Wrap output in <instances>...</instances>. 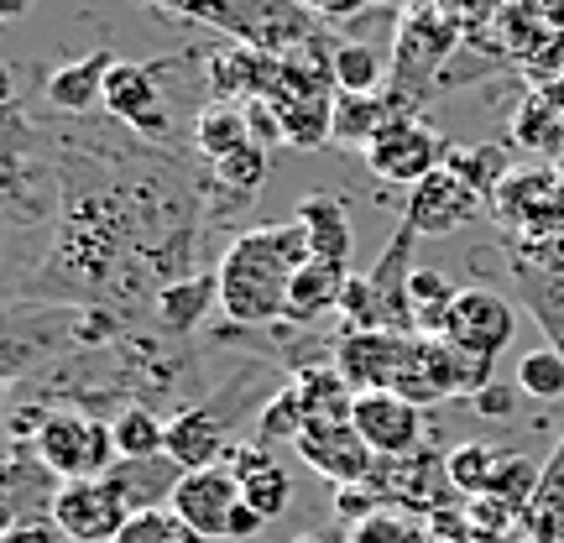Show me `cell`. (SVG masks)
Wrapping results in <instances>:
<instances>
[{"instance_id":"cell-25","label":"cell","mask_w":564,"mask_h":543,"mask_svg":"<svg viewBox=\"0 0 564 543\" xmlns=\"http://www.w3.org/2000/svg\"><path fill=\"white\" fill-rule=\"evenodd\" d=\"M335 89L340 95H387L392 58H382L371 42H335Z\"/></svg>"},{"instance_id":"cell-40","label":"cell","mask_w":564,"mask_h":543,"mask_svg":"<svg viewBox=\"0 0 564 543\" xmlns=\"http://www.w3.org/2000/svg\"><path fill=\"white\" fill-rule=\"evenodd\" d=\"M518 68L533 79V89H554V84H564V32H549L544 47H539L533 58H523Z\"/></svg>"},{"instance_id":"cell-38","label":"cell","mask_w":564,"mask_h":543,"mask_svg":"<svg viewBox=\"0 0 564 543\" xmlns=\"http://www.w3.org/2000/svg\"><path fill=\"white\" fill-rule=\"evenodd\" d=\"M350 543H440L429 528H419L413 518H403V512H392V507H382L377 518H366V523L350 528Z\"/></svg>"},{"instance_id":"cell-11","label":"cell","mask_w":564,"mask_h":543,"mask_svg":"<svg viewBox=\"0 0 564 543\" xmlns=\"http://www.w3.org/2000/svg\"><path fill=\"white\" fill-rule=\"evenodd\" d=\"M293 449H299V460H308L324 481H335V486L371 481V470H377V460H382V455H371V444L356 434V423L350 419L345 423H308Z\"/></svg>"},{"instance_id":"cell-20","label":"cell","mask_w":564,"mask_h":543,"mask_svg":"<svg viewBox=\"0 0 564 543\" xmlns=\"http://www.w3.org/2000/svg\"><path fill=\"white\" fill-rule=\"evenodd\" d=\"M293 392H299L303 413H308V423H345L350 419V408H356V387L340 377V366H299L293 371Z\"/></svg>"},{"instance_id":"cell-34","label":"cell","mask_w":564,"mask_h":543,"mask_svg":"<svg viewBox=\"0 0 564 543\" xmlns=\"http://www.w3.org/2000/svg\"><path fill=\"white\" fill-rule=\"evenodd\" d=\"M539 486H544L539 460H528V455H497V470H491V491H486V497L528 512V502L539 497Z\"/></svg>"},{"instance_id":"cell-35","label":"cell","mask_w":564,"mask_h":543,"mask_svg":"<svg viewBox=\"0 0 564 543\" xmlns=\"http://www.w3.org/2000/svg\"><path fill=\"white\" fill-rule=\"evenodd\" d=\"M497 455L502 449H486V444H460V449H449V486L460 491V497H486L491 491V470H497Z\"/></svg>"},{"instance_id":"cell-33","label":"cell","mask_w":564,"mask_h":543,"mask_svg":"<svg viewBox=\"0 0 564 543\" xmlns=\"http://www.w3.org/2000/svg\"><path fill=\"white\" fill-rule=\"evenodd\" d=\"M308 428V413H303L299 392L293 387H278L272 398L262 403V413H257V444H299V434Z\"/></svg>"},{"instance_id":"cell-15","label":"cell","mask_w":564,"mask_h":543,"mask_svg":"<svg viewBox=\"0 0 564 543\" xmlns=\"http://www.w3.org/2000/svg\"><path fill=\"white\" fill-rule=\"evenodd\" d=\"M476 215H486V204L465 188L449 167H440V173H429V178L419 183V188H408V209L403 220L419 230V236H449V230H460V225H470Z\"/></svg>"},{"instance_id":"cell-23","label":"cell","mask_w":564,"mask_h":543,"mask_svg":"<svg viewBox=\"0 0 564 543\" xmlns=\"http://www.w3.org/2000/svg\"><path fill=\"white\" fill-rule=\"evenodd\" d=\"M194 141H199V152L209 162L241 152V146H251V110H246V105H236V100L204 105L199 121H194Z\"/></svg>"},{"instance_id":"cell-44","label":"cell","mask_w":564,"mask_h":543,"mask_svg":"<svg viewBox=\"0 0 564 543\" xmlns=\"http://www.w3.org/2000/svg\"><path fill=\"white\" fill-rule=\"evenodd\" d=\"M539 95H544V100L560 110V121H564V84H554V89H539Z\"/></svg>"},{"instance_id":"cell-19","label":"cell","mask_w":564,"mask_h":543,"mask_svg":"<svg viewBox=\"0 0 564 543\" xmlns=\"http://www.w3.org/2000/svg\"><path fill=\"white\" fill-rule=\"evenodd\" d=\"M293 220L308 230V241H314V257L319 262H350V209H345L340 194H308L299 204V215Z\"/></svg>"},{"instance_id":"cell-36","label":"cell","mask_w":564,"mask_h":543,"mask_svg":"<svg viewBox=\"0 0 564 543\" xmlns=\"http://www.w3.org/2000/svg\"><path fill=\"white\" fill-rule=\"evenodd\" d=\"M518 392H528V398H544V403H554V398H564V356L560 350H528L523 361H518Z\"/></svg>"},{"instance_id":"cell-39","label":"cell","mask_w":564,"mask_h":543,"mask_svg":"<svg viewBox=\"0 0 564 543\" xmlns=\"http://www.w3.org/2000/svg\"><path fill=\"white\" fill-rule=\"evenodd\" d=\"M340 324L345 329H382V314H377V293H371V282L366 278H350L340 293Z\"/></svg>"},{"instance_id":"cell-1","label":"cell","mask_w":564,"mask_h":543,"mask_svg":"<svg viewBox=\"0 0 564 543\" xmlns=\"http://www.w3.org/2000/svg\"><path fill=\"white\" fill-rule=\"evenodd\" d=\"M314 262V241L299 220H278V225H257L241 230L236 241L225 246L220 267V314L236 329H272L288 319V293L293 278Z\"/></svg>"},{"instance_id":"cell-31","label":"cell","mask_w":564,"mask_h":543,"mask_svg":"<svg viewBox=\"0 0 564 543\" xmlns=\"http://www.w3.org/2000/svg\"><path fill=\"white\" fill-rule=\"evenodd\" d=\"M262 178H267L262 141H251V146H241V152L209 162V188H215V194H225V199H236V204L251 199V194L262 188Z\"/></svg>"},{"instance_id":"cell-13","label":"cell","mask_w":564,"mask_h":543,"mask_svg":"<svg viewBox=\"0 0 564 543\" xmlns=\"http://www.w3.org/2000/svg\"><path fill=\"white\" fill-rule=\"evenodd\" d=\"M413 241H419V230L403 220L392 230L382 262L366 272L371 293H377L382 329H398V335H419V319H413V272H419V267H413Z\"/></svg>"},{"instance_id":"cell-21","label":"cell","mask_w":564,"mask_h":543,"mask_svg":"<svg viewBox=\"0 0 564 543\" xmlns=\"http://www.w3.org/2000/svg\"><path fill=\"white\" fill-rule=\"evenodd\" d=\"M345 282H350V272H345L340 262H314L303 267L299 278H293V293H288V319L282 324H314L324 319L329 308H340V293H345Z\"/></svg>"},{"instance_id":"cell-30","label":"cell","mask_w":564,"mask_h":543,"mask_svg":"<svg viewBox=\"0 0 564 543\" xmlns=\"http://www.w3.org/2000/svg\"><path fill=\"white\" fill-rule=\"evenodd\" d=\"M392 116H398V110H392L387 95H340V100H335V141L366 152V141L377 137Z\"/></svg>"},{"instance_id":"cell-12","label":"cell","mask_w":564,"mask_h":543,"mask_svg":"<svg viewBox=\"0 0 564 543\" xmlns=\"http://www.w3.org/2000/svg\"><path fill=\"white\" fill-rule=\"evenodd\" d=\"M230 392H225L220 403H194V408H178L173 419H167V455L183 465V470H204V465H225V455L236 449L230 439Z\"/></svg>"},{"instance_id":"cell-27","label":"cell","mask_w":564,"mask_h":543,"mask_svg":"<svg viewBox=\"0 0 564 543\" xmlns=\"http://www.w3.org/2000/svg\"><path fill=\"white\" fill-rule=\"evenodd\" d=\"M512 141L523 146L528 158H564V121L539 89L512 110Z\"/></svg>"},{"instance_id":"cell-5","label":"cell","mask_w":564,"mask_h":543,"mask_svg":"<svg viewBox=\"0 0 564 543\" xmlns=\"http://www.w3.org/2000/svg\"><path fill=\"white\" fill-rule=\"evenodd\" d=\"M366 167L382 183H398V188H419L429 173H440L444 158H449V141L423 121V116H392V121L366 141Z\"/></svg>"},{"instance_id":"cell-22","label":"cell","mask_w":564,"mask_h":543,"mask_svg":"<svg viewBox=\"0 0 564 543\" xmlns=\"http://www.w3.org/2000/svg\"><path fill=\"white\" fill-rule=\"evenodd\" d=\"M152 303H158V324L167 335H194L199 319L209 314V303H220V278L215 272H194V278L162 287Z\"/></svg>"},{"instance_id":"cell-17","label":"cell","mask_w":564,"mask_h":543,"mask_svg":"<svg viewBox=\"0 0 564 543\" xmlns=\"http://www.w3.org/2000/svg\"><path fill=\"white\" fill-rule=\"evenodd\" d=\"M110 68H116V53L100 47V53H89V58H74V63H63V68H53V74L42 79V95H47V105H53L58 116H84L89 105H105Z\"/></svg>"},{"instance_id":"cell-6","label":"cell","mask_w":564,"mask_h":543,"mask_svg":"<svg viewBox=\"0 0 564 543\" xmlns=\"http://www.w3.org/2000/svg\"><path fill=\"white\" fill-rule=\"evenodd\" d=\"M162 74H167V63L116 58L110 79H105V110H110V121L131 126L137 137H152V141H167V137H173Z\"/></svg>"},{"instance_id":"cell-2","label":"cell","mask_w":564,"mask_h":543,"mask_svg":"<svg viewBox=\"0 0 564 543\" xmlns=\"http://www.w3.org/2000/svg\"><path fill=\"white\" fill-rule=\"evenodd\" d=\"M465 47V26L449 11H440L434 0L408 6L398 32H392V79H387V100L398 116H413V100L434 95L444 79V68L455 63V53Z\"/></svg>"},{"instance_id":"cell-41","label":"cell","mask_w":564,"mask_h":543,"mask_svg":"<svg viewBox=\"0 0 564 543\" xmlns=\"http://www.w3.org/2000/svg\"><path fill=\"white\" fill-rule=\"evenodd\" d=\"M6 543H63V528L53 518H32V523H11Z\"/></svg>"},{"instance_id":"cell-24","label":"cell","mask_w":564,"mask_h":543,"mask_svg":"<svg viewBox=\"0 0 564 543\" xmlns=\"http://www.w3.org/2000/svg\"><path fill=\"white\" fill-rule=\"evenodd\" d=\"M110 428H116L121 460H158V455H167V419L152 413L147 403L116 408V413H110Z\"/></svg>"},{"instance_id":"cell-18","label":"cell","mask_w":564,"mask_h":543,"mask_svg":"<svg viewBox=\"0 0 564 543\" xmlns=\"http://www.w3.org/2000/svg\"><path fill=\"white\" fill-rule=\"evenodd\" d=\"M183 481V465L173 455H158V460H116L110 470V486L126 497L131 518L137 512H158L162 502H173V491Z\"/></svg>"},{"instance_id":"cell-26","label":"cell","mask_w":564,"mask_h":543,"mask_svg":"<svg viewBox=\"0 0 564 543\" xmlns=\"http://www.w3.org/2000/svg\"><path fill=\"white\" fill-rule=\"evenodd\" d=\"M523 543H564V444L544 465V486L523 512Z\"/></svg>"},{"instance_id":"cell-28","label":"cell","mask_w":564,"mask_h":543,"mask_svg":"<svg viewBox=\"0 0 564 543\" xmlns=\"http://www.w3.org/2000/svg\"><path fill=\"white\" fill-rule=\"evenodd\" d=\"M272 116H278L282 141H293V146L335 141V95H303V100L272 105Z\"/></svg>"},{"instance_id":"cell-29","label":"cell","mask_w":564,"mask_h":543,"mask_svg":"<svg viewBox=\"0 0 564 543\" xmlns=\"http://www.w3.org/2000/svg\"><path fill=\"white\" fill-rule=\"evenodd\" d=\"M444 167H449V173H455V178H460L481 204H491V194H497L502 178L512 173V162H507L502 146H449Z\"/></svg>"},{"instance_id":"cell-32","label":"cell","mask_w":564,"mask_h":543,"mask_svg":"<svg viewBox=\"0 0 564 543\" xmlns=\"http://www.w3.org/2000/svg\"><path fill=\"white\" fill-rule=\"evenodd\" d=\"M460 298V287L434 272V267H419L413 272V319H419V335H444V319Z\"/></svg>"},{"instance_id":"cell-37","label":"cell","mask_w":564,"mask_h":543,"mask_svg":"<svg viewBox=\"0 0 564 543\" xmlns=\"http://www.w3.org/2000/svg\"><path fill=\"white\" fill-rule=\"evenodd\" d=\"M116 543H204V539L183 523L173 507H158V512H137V518L121 528Z\"/></svg>"},{"instance_id":"cell-10","label":"cell","mask_w":564,"mask_h":543,"mask_svg":"<svg viewBox=\"0 0 564 543\" xmlns=\"http://www.w3.org/2000/svg\"><path fill=\"white\" fill-rule=\"evenodd\" d=\"M518 335V314H512V303L502 293H491V287H460V298L449 308V319H444V340L470 350V356H486V361H497L507 345Z\"/></svg>"},{"instance_id":"cell-9","label":"cell","mask_w":564,"mask_h":543,"mask_svg":"<svg viewBox=\"0 0 564 543\" xmlns=\"http://www.w3.org/2000/svg\"><path fill=\"white\" fill-rule=\"evenodd\" d=\"M350 423L371 444V455H382V460L423 455V408L408 403L403 392H356Z\"/></svg>"},{"instance_id":"cell-42","label":"cell","mask_w":564,"mask_h":543,"mask_svg":"<svg viewBox=\"0 0 564 543\" xmlns=\"http://www.w3.org/2000/svg\"><path fill=\"white\" fill-rule=\"evenodd\" d=\"M303 11H314L319 21H340L356 17V11H371V6H387V0H299Z\"/></svg>"},{"instance_id":"cell-8","label":"cell","mask_w":564,"mask_h":543,"mask_svg":"<svg viewBox=\"0 0 564 543\" xmlns=\"http://www.w3.org/2000/svg\"><path fill=\"white\" fill-rule=\"evenodd\" d=\"M53 523L63 528V539L74 543H116L121 528L131 523V507L110 486V476H100V481H63L58 502H53Z\"/></svg>"},{"instance_id":"cell-43","label":"cell","mask_w":564,"mask_h":543,"mask_svg":"<svg viewBox=\"0 0 564 543\" xmlns=\"http://www.w3.org/2000/svg\"><path fill=\"white\" fill-rule=\"evenodd\" d=\"M539 11H544V21L554 32H564V0H539Z\"/></svg>"},{"instance_id":"cell-3","label":"cell","mask_w":564,"mask_h":543,"mask_svg":"<svg viewBox=\"0 0 564 543\" xmlns=\"http://www.w3.org/2000/svg\"><path fill=\"white\" fill-rule=\"evenodd\" d=\"M32 449H37V460L47 465L58 481H100V476H110L116 460H121L110 419H95L89 408L42 403Z\"/></svg>"},{"instance_id":"cell-45","label":"cell","mask_w":564,"mask_h":543,"mask_svg":"<svg viewBox=\"0 0 564 543\" xmlns=\"http://www.w3.org/2000/svg\"><path fill=\"white\" fill-rule=\"evenodd\" d=\"M26 11V0H6V17H21Z\"/></svg>"},{"instance_id":"cell-14","label":"cell","mask_w":564,"mask_h":543,"mask_svg":"<svg viewBox=\"0 0 564 543\" xmlns=\"http://www.w3.org/2000/svg\"><path fill=\"white\" fill-rule=\"evenodd\" d=\"M403 350L408 335H398V329H345L335 345V366L356 392H392Z\"/></svg>"},{"instance_id":"cell-4","label":"cell","mask_w":564,"mask_h":543,"mask_svg":"<svg viewBox=\"0 0 564 543\" xmlns=\"http://www.w3.org/2000/svg\"><path fill=\"white\" fill-rule=\"evenodd\" d=\"M486 215L507 225L518 241H560L564 236V178L560 167H512L491 194Z\"/></svg>"},{"instance_id":"cell-7","label":"cell","mask_w":564,"mask_h":543,"mask_svg":"<svg viewBox=\"0 0 564 543\" xmlns=\"http://www.w3.org/2000/svg\"><path fill=\"white\" fill-rule=\"evenodd\" d=\"M241 502H246L241 481L230 476V465H204V470H183V481L167 507L204 543H230V523H236V507Z\"/></svg>"},{"instance_id":"cell-16","label":"cell","mask_w":564,"mask_h":543,"mask_svg":"<svg viewBox=\"0 0 564 543\" xmlns=\"http://www.w3.org/2000/svg\"><path fill=\"white\" fill-rule=\"evenodd\" d=\"M225 465H230V476L241 481V497L262 512L267 523L288 512V502H293V476H288V465H282L267 444H236V449L225 455Z\"/></svg>"}]
</instances>
